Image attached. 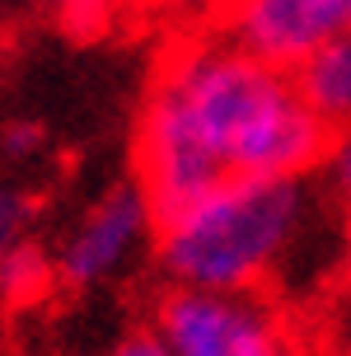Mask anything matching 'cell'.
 I'll return each instance as SVG.
<instances>
[{
	"instance_id": "obj_1",
	"label": "cell",
	"mask_w": 351,
	"mask_h": 356,
	"mask_svg": "<svg viewBox=\"0 0 351 356\" xmlns=\"http://www.w3.org/2000/svg\"><path fill=\"white\" fill-rule=\"evenodd\" d=\"M328 127L300 99L291 66L239 38H188L145 85L131 131L136 183L169 211L229 178H304Z\"/></svg>"
},
{
	"instance_id": "obj_2",
	"label": "cell",
	"mask_w": 351,
	"mask_h": 356,
	"mask_svg": "<svg viewBox=\"0 0 351 356\" xmlns=\"http://www.w3.org/2000/svg\"><path fill=\"white\" fill-rule=\"evenodd\" d=\"M318 230V197L304 178H229L159 211L155 263L169 286L263 291Z\"/></svg>"
},
{
	"instance_id": "obj_3",
	"label": "cell",
	"mask_w": 351,
	"mask_h": 356,
	"mask_svg": "<svg viewBox=\"0 0 351 356\" xmlns=\"http://www.w3.org/2000/svg\"><path fill=\"white\" fill-rule=\"evenodd\" d=\"M150 333L169 356H295L291 328L263 291L169 286Z\"/></svg>"
},
{
	"instance_id": "obj_4",
	"label": "cell",
	"mask_w": 351,
	"mask_h": 356,
	"mask_svg": "<svg viewBox=\"0 0 351 356\" xmlns=\"http://www.w3.org/2000/svg\"><path fill=\"white\" fill-rule=\"evenodd\" d=\"M155 225L159 211L140 183L108 188L89 207H80V216L66 225L52 272L70 291L117 286L145 263V253H155Z\"/></svg>"
},
{
	"instance_id": "obj_5",
	"label": "cell",
	"mask_w": 351,
	"mask_h": 356,
	"mask_svg": "<svg viewBox=\"0 0 351 356\" xmlns=\"http://www.w3.org/2000/svg\"><path fill=\"white\" fill-rule=\"evenodd\" d=\"M229 38L277 66H295L318 42L351 29V0H229Z\"/></svg>"
},
{
	"instance_id": "obj_6",
	"label": "cell",
	"mask_w": 351,
	"mask_h": 356,
	"mask_svg": "<svg viewBox=\"0 0 351 356\" xmlns=\"http://www.w3.org/2000/svg\"><path fill=\"white\" fill-rule=\"evenodd\" d=\"M291 75H295L300 99L328 131L351 122V33L318 42L314 52H304L291 66Z\"/></svg>"
},
{
	"instance_id": "obj_7",
	"label": "cell",
	"mask_w": 351,
	"mask_h": 356,
	"mask_svg": "<svg viewBox=\"0 0 351 356\" xmlns=\"http://www.w3.org/2000/svg\"><path fill=\"white\" fill-rule=\"evenodd\" d=\"M28 230H33V202L24 188L0 183V286L5 291H24L38 282V258L28 249Z\"/></svg>"
},
{
	"instance_id": "obj_8",
	"label": "cell",
	"mask_w": 351,
	"mask_h": 356,
	"mask_svg": "<svg viewBox=\"0 0 351 356\" xmlns=\"http://www.w3.org/2000/svg\"><path fill=\"white\" fill-rule=\"evenodd\" d=\"M136 15H145L150 24H169V29H193L211 15H225L229 0H126Z\"/></svg>"
},
{
	"instance_id": "obj_9",
	"label": "cell",
	"mask_w": 351,
	"mask_h": 356,
	"mask_svg": "<svg viewBox=\"0 0 351 356\" xmlns=\"http://www.w3.org/2000/svg\"><path fill=\"white\" fill-rule=\"evenodd\" d=\"M318 174H323V188L351 207V122L337 127V131H328V141H323V160H318Z\"/></svg>"
},
{
	"instance_id": "obj_10",
	"label": "cell",
	"mask_w": 351,
	"mask_h": 356,
	"mask_svg": "<svg viewBox=\"0 0 351 356\" xmlns=\"http://www.w3.org/2000/svg\"><path fill=\"white\" fill-rule=\"evenodd\" d=\"M70 33H99L113 24V15L122 10L126 0H42Z\"/></svg>"
},
{
	"instance_id": "obj_11",
	"label": "cell",
	"mask_w": 351,
	"mask_h": 356,
	"mask_svg": "<svg viewBox=\"0 0 351 356\" xmlns=\"http://www.w3.org/2000/svg\"><path fill=\"white\" fill-rule=\"evenodd\" d=\"M104 356H169V347H164L155 333H126V338H117Z\"/></svg>"
},
{
	"instance_id": "obj_12",
	"label": "cell",
	"mask_w": 351,
	"mask_h": 356,
	"mask_svg": "<svg viewBox=\"0 0 351 356\" xmlns=\"http://www.w3.org/2000/svg\"><path fill=\"white\" fill-rule=\"evenodd\" d=\"M342 267L351 277V211H347V225H342Z\"/></svg>"
},
{
	"instance_id": "obj_13",
	"label": "cell",
	"mask_w": 351,
	"mask_h": 356,
	"mask_svg": "<svg viewBox=\"0 0 351 356\" xmlns=\"http://www.w3.org/2000/svg\"><path fill=\"white\" fill-rule=\"evenodd\" d=\"M347 33H351V29H347Z\"/></svg>"
}]
</instances>
